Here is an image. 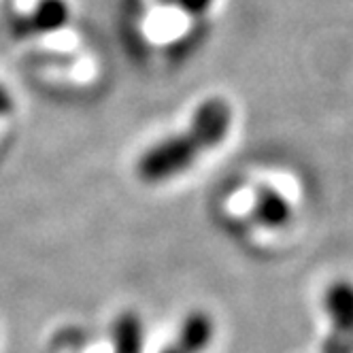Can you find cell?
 Here are the masks:
<instances>
[{"mask_svg":"<svg viewBox=\"0 0 353 353\" xmlns=\"http://www.w3.org/2000/svg\"><path fill=\"white\" fill-rule=\"evenodd\" d=\"M232 107L223 98H207L198 105L181 132L170 134L143 151L137 160V176L147 185L181 176L200 158L219 147L232 128Z\"/></svg>","mask_w":353,"mask_h":353,"instance_id":"6da1fadb","label":"cell"},{"mask_svg":"<svg viewBox=\"0 0 353 353\" xmlns=\"http://www.w3.org/2000/svg\"><path fill=\"white\" fill-rule=\"evenodd\" d=\"M251 213H254V219L260 225L270 230L285 228L292 219V207L288 198L270 185L258 188L254 196V205H251Z\"/></svg>","mask_w":353,"mask_h":353,"instance_id":"7a4b0ae2","label":"cell"},{"mask_svg":"<svg viewBox=\"0 0 353 353\" xmlns=\"http://www.w3.org/2000/svg\"><path fill=\"white\" fill-rule=\"evenodd\" d=\"M113 353H143L145 351V323L137 311H121L111 323Z\"/></svg>","mask_w":353,"mask_h":353,"instance_id":"3957f363","label":"cell"},{"mask_svg":"<svg viewBox=\"0 0 353 353\" xmlns=\"http://www.w3.org/2000/svg\"><path fill=\"white\" fill-rule=\"evenodd\" d=\"M213 336H215L213 317L205 311H192L181 321L174 341L179 343L188 353H203L205 349H209Z\"/></svg>","mask_w":353,"mask_h":353,"instance_id":"277c9868","label":"cell"},{"mask_svg":"<svg viewBox=\"0 0 353 353\" xmlns=\"http://www.w3.org/2000/svg\"><path fill=\"white\" fill-rule=\"evenodd\" d=\"M321 307L330 323L353 327V283L334 281L327 285L321 298Z\"/></svg>","mask_w":353,"mask_h":353,"instance_id":"5b68a950","label":"cell"},{"mask_svg":"<svg viewBox=\"0 0 353 353\" xmlns=\"http://www.w3.org/2000/svg\"><path fill=\"white\" fill-rule=\"evenodd\" d=\"M68 5L64 0H41L34 7V11L23 19L26 32H54L66 26L68 21Z\"/></svg>","mask_w":353,"mask_h":353,"instance_id":"8992f818","label":"cell"},{"mask_svg":"<svg viewBox=\"0 0 353 353\" xmlns=\"http://www.w3.org/2000/svg\"><path fill=\"white\" fill-rule=\"evenodd\" d=\"M332 330L321 343L319 353H353V327L330 323Z\"/></svg>","mask_w":353,"mask_h":353,"instance_id":"52a82bcc","label":"cell"},{"mask_svg":"<svg viewBox=\"0 0 353 353\" xmlns=\"http://www.w3.org/2000/svg\"><path fill=\"white\" fill-rule=\"evenodd\" d=\"M166 3L188 15H203L213 7V0H166Z\"/></svg>","mask_w":353,"mask_h":353,"instance_id":"ba28073f","label":"cell"},{"mask_svg":"<svg viewBox=\"0 0 353 353\" xmlns=\"http://www.w3.org/2000/svg\"><path fill=\"white\" fill-rule=\"evenodd\" d=\"M13 109V100L5 88H0V115H5Z\"/></svg>","mask_w":353,"mask_h":353,"instance_id":"9c48e42d","label":"cell"},{"mask_svg":"<svg viewBox=\"0 0 353 353\" xmlns=\"http://www.w3.org/2000/svg\"><path fill=\"white\" fill-rule=\"evenodd\" d=\"M160 353H188V351H185L179 343H176V341H172V343H170L168 347H164Z\"/></svg>","mask_w":353,"mask_h":353,"instance_id":"30bf717a","label":"cell"}]
</instances>
